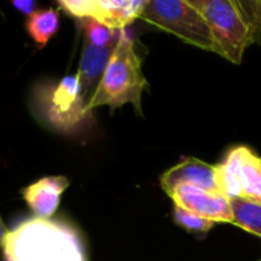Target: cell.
<instances>
[{
  "label": "cell",
  "instance_id": "obj_3",
  "mask_svg": "<svg viewBox=\"0 0 261 261\" xmlns=\"http://www.w3.org/2000/svg\"><path fill=\"white\" fill-rule=\"evenodd\" d=\"M32 101L40 119L58 133L78 136L86 133L93 122L92 110L81 96L76 75L38 84Z\"/></svg>",
  "mask_w": 261,
  "mask_h": 261
},
{
  "label": "cell",
  "instance_id": "obj_9",
  "mask_svg": "<svg viewBox=\"0 0 261 261\" xmlns=\"http://www.w3.org/2000/svg\"><path fill=\"white\" fill-rule=\"evenodd\" d=\"M174 206H180L214 223H232L229 199L220 193H210L194 187L180 185L170 194Z\"/></svg>",
  "mask_w": 261,
  "mask_h": 261
},
{
  "label": "cell",
  "instance_id": "obj_13",
  "mask_svg": "<svg viewBox=\"0 0 261 261\" xmlns=\"http://www.w3.org/2000/svg\"><path fill=\"white\" fill-rule=\"evenodd\" d=\"M60 24L58 12L55 9H37L26 20V29L32 40L41 47L57 34Z\"/></svg>",
  "mask_w": 261,
  "mask_h": 261
},
{
  "label": "cell",
  "instance_id": "obj_8",
  "mask_svg": "<svg viewBox=\"0 0 261 261\" xmlns=\"http://www.w3.org/2000/svg\"><path fill=\"white\" fill-rule=\"evenodd\" d=\"M180 185L225 194V180L220 164L211 165L197 158H187L161 176V187L167 194Z\"/></svg>",
  "mask_w": 261,
  "mask_h": 261
},
{
  "label": "cell",
  "instance_id": "obj_18",
  "mask_svg": "<svg viewBox=\"0 0 261 261\" xmlns=\"http://www.w3.org/2000/svg\"><path fill=\"white\" fill-rule=\"evenodd\" d=\"M6 232H8V229H6V226H5V223H3V220L0 217V245L3 243V239H5Z\"/></svg>",
  "mask_w": 261,
  "mask_h": 261
},
{
  "label": "cell",
  "instance_id": "obj_14",
  "mask_svg": "<svg viewBox=\"0 0 261 261\" xmlns=\"http://www.w3.org/2000/svg\"><path fill=\"white\" fill-rule=\"evenodd\" d=\"M80 21L84 29V38L90 41L93 46H98V47L116 46L121 31L110 29L90 18H80Z\"/></svg>",
  "mask_w": 261,
  "mask_h": 261
},
{
  "label": "cell",
  "instance_id": "obj_10",
  "mask_svg": "<svg viewBox=\"0 0 261 261\" xmlns=\"http://www.w3.org/2000/svg\"><path fill=\"white\" fill-rule=\"evenodd\" d=\"M113 49H115V46L98 47V46H93L86 38L83 40V50H81L76 78L80 83L81 96H83L84 102L87 104V107H89V104L104 76V72L107 69V64L113 54Z\"/></svg>",
  "mask_w": 261,
  "mask_h": 261
},
{
  "label": "cell",
  "instance_id": "obj_1",
  "mask_svg": "<svg viewBox=\"0 0 261 261\" xmlns=\"http://www.w3.org/2000/svg\"><path fill=\"white\" fill-rule=\"evenodd\" d=\"M5 261H87L83 242L69 225L32 217L6 232Z\"/></svg>",
  "mask_w": 261,
  "mask_h": 261
},
{
  "label": "cell",
  "instance_id": "obj_12",
  "mask_svg": "<svg viewBox=\"0 0 261 261\" xmlns=\"http://www.w3.org/2000/svg\"><path fill=\"white\" fill-rule=\"evenodd\" d=\"M232 225L261 237V202L248 197H229Z\"/></svg>",
  "mask_w": 261,
  "mask_h": 261
},
{
  "label": "cell",
  "instance_id": "obj_7",
  "mask_svg": "<svg viewBox=\"0 0 261 261\" xmlns=\"http://www.w3.org/2000/svg\"><path fill=\"white\" fill-rule=\"evenodd\" d=\"M257 156L248 147L232 148L220 164L225 180V196L248 197L261 202V168Z\"/></svg>",
  "mask_w": 261,
  "mask_h": 261
},
{
  "label": "cell",
  "instance_id": "obj_17",
  "mask_svg": "<svg viewBox=\"0 0 261 261\" xmlns=\"http://www.w3.org/2000/svg\"><path fill=\"white\" fill-rule=\"evenodd\" d=\"M12 6L18 11V12H21V14H26L28 17L32 14V12H35L37 9V5H35V2H32V0H15V2H12Z\"/></svg>",
  "mask_w": 261,
  "mask_h": 261
},
{
  "label": "cell",
  "instance_id": "obj_19",
  "mask_svg": "<svg viewBox=\"0 0 261 261\" xmlns=\"http://www.w3.org/2000/svg\"><path fill=\"white\" fill-rule=\"evenodd\" d=\"M258 162H260V168H261V156H260V159H258Z\"/></svg>",
  "mask_w": 261,
  "mask_h": 261
},
{
  "label": "cell",
  "instance_id": "obj_16",
  "mask_svg": "<svg viewBox=\"0 0 261 261\" xmlns=\"http://www.w3.org/2000/svg\"><path fill=\"white\" fill-rule=\"evenodd\" d=\"M239 5L249 23L254 43L261 44V0H242Z\"/></svg>",
  "mask_w": 261,
  "mask_h": 261
},
{
  "label": "cell",
  "instance_id": "obj_6",
  "mask_svg": "<svg viewBox=\"0 0 261 261\" xmlns=\"http://www.w3.org/2000/svg\"><path fill=\"white\" fill-rule=\"evenodd\" d=\"M58 6L76 18H90L110 29L125 31L141 18L145 0H60Z\"/></svg>",
  "mask_w": 261,
  "mask_h": 261
},
{
  "label": "cell",
  "instance_id": "obj_20",
  "mask_svg": "<svg viewBox=\"0 0 261 261\" xmlns=\"http://www.w3.org/2000/svg\"><path fill=\"white\" fill-rule=\"evenodd\" d=\"M257 261H261V258H260V260H257Z\"/></svg>",
  "mask_w": 261,
  "mask_h": 261
},
{
  "label": "cell",
  "instance_id": "obj_2",
  "mask_svg": "<svg viewBox=\"0 0 261 261\" xmlns=\"http://www.w3.org/2000/svg\"><path fill=\"white\" fill-rule=\"evenodd\" d=\"M145 87L147 78L142 72V60L135 47V41L127 31H121L89 109L93 112L98 107L109 106L115 110L125 104H133L135 110L142 115V92Z\"/></svg>",
  "mask_w": 261,
  "mask_h": 261
},
{
  "label": "cell",
  "instance_id": "obj_11",
  "mask_svg": "<svg viewBox=\"0 0 261 261\" xmlns=\"http://www.w3.org/2000/svg\"><path fill=\"white\" fill-rule=\"evenodd\" d=\"M69 187V179L64 176L43 177L23 190V199L38 219H50L61 200L63 193Z\"/></svg>",
  "mask_w": 261,
  "mask_h": 261
},
{
  "label": "cell",
  "instance_id": "obj_4",
  "mask_svg": "<svg viewBox=\"0 0 261 261\" xmlns=\"http://www.w3.org/2000/svg\"><path fill=\"white\" fill-rule=\"evenodd\" d=\"M206 20L216 54L234 64L243 61L246 49L254 43L249 23L236 0H188Z\"/></svg>",
  "mask_w": 261,
  "mask_h": 261
},
{
  "label": "cell",
  "instance_id": "obj_15",
  "mask_svg": "<svg viewBox=\"0 0 261 261\" xmlns=\"http://www.w3.org/2000/svg\"><path fill=\"white\" fill-rule=\"evenodd\" d=\"M174 222L182 226L184 229L193 232V234H206L208 231H211L214 228V222L202 217V216H197L191 211H187L180 206H174Z\"/></svg>",
  "mask_w": 261,
  "mask_h": 261
},
{
  "label": "cell",
  "instance_id": "obj_5",
  "mask_svg": "<svg viewBox=\"0 0 261 261\" xmlns=\"http://www.w3.org/2000/svg\"><path fill=\"white\" fill-rule=\"evenodd\" d=\"M141 18L188 44L216 52L206 20L188 0H145Z\"/></svg>",
  "mask_w": 261,
  "mask_h": 261
}]
</instances>
